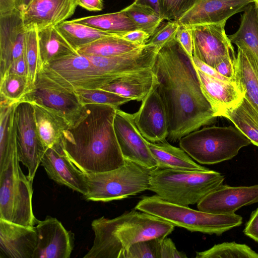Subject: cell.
Listing matches in <instances>:
<instances>
[{
    "label": "cell",
    "instance_id": "30",
    "mask_svg": "<svg viewBox=\"0 0 258 258\" xmlns=\"http://www.w3.org/2000/svg\"><path fill=\"white\" fill-rule=\"evenodd\" d=\"M73 20L102 31L119 34L121 36L128 32L140 30L123 10L117 12L84 17Z\"/></svg>",
    "mask_w": 258,
    "mask_h": 258
},
{
    "label": "cell",
    "instance_id": "12",
    "mask_svg": "<svg viewBox=\"0 0 258 258\" xmlns=\"http://www.w3.org/2000/svg\"><path fill=\"white\" fill-rule=\"evenodd\" d=\"M226 21L189 26L193 39V55L214 68L225 59L236 58L225 32Z\"/></svg>",
    "mask_w": 258,
    "mask_h": 258
},
{
    "label": "cell",
    "instance_id": "40",
    "mask_svg": "<svg viewBox=\"0 0 258 258\" xmlns=\"http://www.w3.org/2000/svg\"><path fill=\"white\" fill-rule=\"evenodd\" d=\"M176 39L190 57L193 56V39L190 27L180 25Z\"/></svg>",
    "mask_w": 258,
    "mask_h": 258
},
{
    "label": "cell",
    "instance_id": "46",
    "mask_svg": "<svg viewBox=\"0 0 258 258\" xmlns=\"http://www.w3.org/2000/svg\"><path fill=\"white\" fill-rule=\"evenodd\" d=\"M6 73L28 77V66L24 55L14 60Z\"/></svg>",
    "mask_w": 258,
    "mask_h": 258
},
{
    "label": "cell",
    "instance_id": "19",
    "mask_svg": "<svg viewBox=\"0 0 258 258\" xmlns=\"http://www.w3.org/2000/svg\"><path fill=\"white\" fill-rule=\"evenodd\" d=\"M77 0H32L22 14L25 29L55 26L75 13Z\"/></svg>",
    "mask_w": 258,
    "mask_h": 258
},
{
    "label": "cell",
    "instance_id": "1",
    "mask_svg": "<svg viewBox=\"0 0 258 258\" xmlns=\"http://www.w3.org/2000/svg\"><path fill=\"white\" fill-rule=\"evenodd\" d=\"M152 70L167 113L168 141H179L216 121L217 117L202 92L191 57L176 38L159 51Z\"/></svg>",
    "mask_w": 258,
    "mask_h": 258
},
{
    "label": "cell",
    "instance_id": "32",
    "mask_svg": "<svg viewBox=\"0 0 258 258\" xmlns=\"http://www.w3.org/2000/svg\"><path fill=\"white\" fill-rule=\"evenodd\" d=\"M139 29L151 36L164 21L160 15L150 7L133 3L122 9Z\"/></svg>",
    "mask_w": 258,
    "mask_h": 258
},
{
    "label": "cell",
    "instance_id": "52",
    "mask_svg": "<svg viewBox=\"0 0 258 258\" xmlns=\"http://www.w3.org/2000/svg\"><path fill=\"white\" fill-rule=\"evenodd\" d=\"M257 7H258V4H257Z\"/></svg>",
    "mask_w": 258,
    "mask_h": 258
},
{
    "label": "cell",
    "instance_id": "47",
    "mask_svg": "<svg viewBox=\"0 0 258 258\" xmlns=\"http://www.w3.org/2000/svg\"><path fill=\"white\" fill-rule=\"evenodd\" d=\"M78 6L89 11H100L104 8L103 0H77Z\"/></svg>",
    "mask_w": 258,
    "mask_h": 258
},
{
    "label": "cell",
    "instance_id": "7",
    "mask_svg": "<svg viewBox=\"0 0 258 258\" xmlns=\"http://www.w3.org/2000/svg\"><path fill=\"white\" fill-rule=\"evenodd\" d=\"M19 153L0 168V219L25 226L38 220L32 208L33 181L21 170Z\"/></svg>",
    "mask_w": 258,
    "mask_h": 258
},
{
    "label": "cell",
    "instance_id": "16",
    "mask_svg": "<svg viewBox=\"0 0 258 258\" xmlns=\"http://www.w3.org/2000/svg\"><path fill=\"white\" fill-rule=\"evenodd\" d=\"M258 203V184L232 187L221 184L203 198L198 210L218 214H232L240 208Z\"/></svg>",
    "mask_w": 258,
    "mask_h": 258
},
{
    "label": "cell",
    "instance_id": "33",
    "mask_svg": "<svg viewBox=\"0 0 258 258\" xmlns=\"http://www.w3.org/2000/svg\"><path fill=\"white\" fill-rule=\"evenodd\" d=\"M196 258H258V253L245 244L227 242L215 244L210 249L196 252Z\"/></svg>",
    "mask_w": 258,
    "mask_h": 258
},
{
    "label": "cell",
    "instance_id": "29",
    "mask_svg": "<svg viewBox=\"0 0 258 258\" xmlns=\"http://www.w3.org/2000/svg\"><path fill=\"white\" fill-rule=\"evenodd\" d=\"M55 27L76 51L79 48L103 37H121L119 34L102 31L73 20L64 21Z\"/></svg>",
    "mask_w": 258,
    "mask_h": 258
},
{
    "label": "cell",
    "instance_id": "21",
    "mask_svg": "<svg viewBox=\"0 0 258 258\" xmlns=\"http://www.w3.org/2000/svg\"><path fill=\"white\" fill-rule=\"evenodd\" d=\"M37 241L35 226L0 219V258H33Z\"/></svg>",
    "mask_w": 258,
    "mask_h": 258
},
{
    "label": "cell",
    "instance_id": "48",
    "mask_svg": "<svg viewBox=\"0 0 258 258\" xmlns=\"http://www.w3.org/2000/svg\"><path fill=\"white\" fill-rule=\"evenodd\" d=\"M15 9V0H0V16L10 14Z\"/></svg>",
    "mask_w": 258,
    "mask_h": 258
},
{
    "label": "cell",
    "instance_id": "27",
    "mask_svg": "<svg viewBox=\"0 0 258 258\" xmlns=\"http://www.w3.org/2000/svg\"><path fill=\"white\" fill-rule=\"evenodd\" d=\"M219 116L230 120L252 144L258 147V114L244 97L238 105L226 109Z\"/></svg>",
    "mask_w": 258,
    "mask_h": 258
},
{
    "label": "cell",
    "instance_id": "23",
    "mask_svg": "<svg viewBox=\"0 0 258 258\" xmlns=\"http://www.w3.org/2000/svg\"><path fill=\"white\" fill-rule=\"evenodd\" d=\"M157 82L151 70L118 78L99 89L142 101Z\"/></svg>",
    "mask_w": 258,
    "mask_h": 258
},
{
    "label": "cell",
    "instance_id": "24",
    "mask_svg": "<svg viewBox=\"0 0 258 258\" xmlns=\"http://www.w3.org/2000/svg\"><path fill=\"white\" fill-rule=\"evenodd\" d=\"M32 104L38 132L44 145L48 148L60 144L70 122L52 109L36 103Z\"/></svg>",
    "mask_w": 258,
    "mask_h": 258
},
{
    "label": "cell",
    "instance_id": "36",
    "mask_svg": "<svg viewBox=\"0 0 258 258\" xmlns=\"http://www.w3.org/2000/svg\"><path fill=\"white\" fill-rule=\"evenodd\" d=\"M74 91L78 95L83 105L90 103L103 104L119 108L121 105L132 101L130 98L100 89L87 90L77 88Z\"/></svg>",
    "mask_w": 258,
    "mask_h": 258
},
{
    "label": "cell",
    "instance_id": "17",
    "mask_svg": "<svg viewBox=\"0 0 258 258\" xmlns=\"http://www.w3.org/2000/svg\"><path fill=\"white\" fill-rule=\"evenodd\" d=\"M48 177L83 196L87 193L85 173L76 167L66 154L62 142L46 150L41 162Z\"/></svg>",
    "mask_w": 258,
    "mask_h": 258
},
{
    "label": "cell",
    "instance_id": "10",
    "mask_svg": "<svg viewBox=\"0 0 258 258\" xmlns=\"http://www.w3.org/2000/svg\"><path fill=\"white\" fill-rule=\"evenodd\" d=\"M15 119L19 160L28 169L27 177L33 181L47 148L39 135L33 104L19 102L16 106Z\"/></svg>",
    "mask_w": 258,
    "mask_h": 258
},
{
    "label": "cell",
    "instance_id": "26",
    "mask_svg": "<svg viewBox=\"0 0 258 258\" xmlns=\"http://www.w3.org/2000/svg\"><path fill=\"white\" fill-rule=\"evenodd\" d=\"M38 40L42 69L54 60L77 52L55 26L38 30Z\"/></svg>",
    "mask_w": 258,
    "mask_h": 258
},
{
    "label": "cell",
    "instance_id": "20",
    "mask_svg": "<svg viewBox=\"0 0 258 258\" xmlns=\"http://www.w3.org/2000/svg\"><path fill=\"white\" fill-rule=\"evenodd\" d=\"M25 32L22 13L17 9L0 16L1 77L14 60L24 55Z\"/></svg>",
    "mask_w": 258,
    "mask_h": 258
},
{
    "label": "cell",
    "instance_id": "50",
    "mask_svg": "<svg viewBox=\"0 0 258 258\" xmlns=\"http://www.w3.org/2000/svg\"><path fill=\"white\" fill-rule=\"evenodd\" d=\"M32 1V0H15L16 9L22 14Z\"/></svg>",
    "mask_w": 258,
    "mask_h": 258
},
{
    "label": "cell",
    "instance_id": "5",
    "mask_svg": "<svg viewBox=\"0 0 258 258\" xmlns=\"http://www.w3.org/2000/svg\"><path fill=\"white\" fill-rule=\"evenodd\" d=\"M135 209L164 220L175 226L190 232L220 235L242 223V218L235 213L218 214L191 209L166 201L157 195L144 196Z\"/></svg>",
    "mask_w": 258,
    "mask_h": 258
},
{
    "label": "cell",
    "instance_id": "34",
    "mask_svg": "<svg viewBox=\"0 0 258 258\" xmlns=\"http://www.w3.org/2000/svg\"><path fill=\"white\" fill-rule=\"evenodd\" d=\"M32 86L28 77L6 73L1 77L0 96L18 103Z\"/></svg>",
    "mask_w": 258,
    "mask_h": 258
},
{
    "label": "cell",
    "instance_id": "45",
    "mask_svg": "<svg viewBox=\"0 0 258 258\" xmlns=\"http://www.w3.org/2000/svg\"><path fill=\"white\" fill-rule=\"evenodd\" d=\"M121 37L131 42L144 45L147 44L150 35L144 31L136 30L123 34Z\"/></svg>",
    "mask_w": 258,
    "mask_h": 258
},
{
    "label": "cell",
    "instance_id": "15",
    "mask_svg": "<svg viewBox=\"0 0 258 258\" xmlns=\"http://www.w3.org/2000/svg\"><path fill=\"white\" fill-rule=\"evenodd\" d=\"M37 241L33 258H69L73 250L74 235L55 218L46 216L35 226Z\"/></svg>",
    "mask_w": 258,
    "mask_h": 258
},
{
    "label": "cell",
    "instance_id": "14",
    "mask_svg": "<svg viewBox=\"0 0 258 258\" xmlns=\"http://www.w3.org/2000/svg\"><path fill=\"white\" fill-rule=\"evenodd\" d=\"M136 126L151 143L167 141L168 122L165 105L158 89V82L142 100L139 110L133 113Z\"/></svg>",
    "mask_w": 258,
    "mask_h": 258
},
{
    "label": "cell",
    "instance_id": "35",
    "mask_svg": "<svg viewBox=\"0 0 258 258\" xmlns=\"http://www.w3.org/2000/svg\"><path fill=\"white\" fill-rule=\"evenodd\" d=\"M24 55L28 69V78L33 85L37 73L41 70L39 56L38 30L33 28L26 30Z\"/></svg>",
    "mask_w": 258,
    "mask_h": 258
},
{
    "label": "cell",
    "instance_id": "25",
    "mask_svg": "<svg viewBox=\"0 0 258 258\" xmlns=\"http://www.w3.org/2000/svg\"><path fill=\"white\" fill-rule=\"evenodd\" d=\"M147 144L158 163L157 168L190 171L210 170L196 163L183 149L171 145L167 141L158 143L147 141Z\"/></svg>",
    "mask_w": 258,
    "mask_h": 258
},
{
    "label": "cell",
    "instance_id": "9",
    "mask_svg": "<svg viewBox=\"0 0 258 258\" xmlns=\"http://www.w3.org/2000/svg\"><path fill=\"white\" fill-rule=\"evenodd\" d=\"M50 79L71 91L97 90L115 80L77 52L54 60L41 69Z\"/></svg>",
    "mask_w": 258,
    "mask_h": 258
},
{
    "label": "cell",
    "instance_id": "49",
    "mask_svg": "<svg viewBox=\"0 0 258 258\" xmlns=\"http://www.w3.org/2000/svg\"><path fill=\"white\" fill-rule=\"evenodd\" d=\"M134 3L150 7L160 14L159 0H135Z\"/></svg>",
    "mask_w": 258,
    "mask_h": 258
},
{
    "label": "cell",
    "instance_id": "6",
    "mask_svg": "<svg viewBox=\"0 0 258 258\" xmlns=\"http://www.w3.org/2000/svg\"><path fill=\"white\" fill-rule=\"evenodd\" d=\"M238 128L212 126L193 131L179 141L180 148L202 164H214L231 159L240 149L251 144Z\"/></svg>",
    "mask_w": 258,
    "mask_h": 258
},
{
    "label": "cell",
    "instance_id": "4",
    "mask_svg": "<svg viewBox=\"0 0 258 258\" xmlns=\"http://www.w3.org/2000/svg\"><path fill=\"white\" fill-rule=\"evenodd\" d=\"M224 176L215 171H190L156 168L151 170L148 190L162 199L188 206L222 184Z\"/></svg>",
    "mask_w": 258,
    "mask_h": 258
},
{
    "label": "cell",
    "instance_id": "31",
    "mask_svg": "<svg viewBox=\"0 0 258 258\" xmlns=\"http://www.w3.org/2000/svg\"><path fill=\"white\" fill-rule=\"evenodd\" d=\"M144 45L128 41L120 36L103 37L79 48L77 52L83 55L114 56L134 51Z\"/></svg>",
    "mask_w": 258,
    "mask_h": 258
},
{
    "label": "cell",
    "instance_id": "13",
    "mask_svg": "<svg viewBox=\"0 0 258 258\" xmlns=\"http://www.w3.org/2000/svg\"><path fill=\"white\" fill-rule=\"evenodd\" d=\"M113 125L125 160L151 170L158 167V163L150 151L147 140L143 137L136 126L132 114L117 108Z\"/></svg>",
    "mask_w": 258,
    "mask_h": 258
},
{
    "label": "cell",
    "instance_id": "42",
    "mask_svg": "<svg viewBox=\"0 0 258 258\" xmlns=\"http://www.w3.org/2000/svg\"><path fill=\"white\" fill-rule=\"evenodd\" d=\"M191 60L194 65L198 69L211 77L224 81H235L221 75L215 68L206 64L194 55L191 58Z\"/></svg>",
    "mask_w": 258,
    "mask_h": 258
},
{
    "label": "cell",
    "instance_id": "8",
    "mask_svg": "<svg viewBox=\"0 0 258 258\" xmlns=\"http://www.w3.org/2000/svg\"><path fill=\"white\" fill-rule=\"evenodd\" d=\"M151 169L125 160L121 167L98 173H85V200L107 202L125 199L148 190Z\"/></svg>",
    "mask_w": 258,
    "mask_h": 258
},
{
    "label": "cell",
    "instance_id": "37",
    "mask_svg": "<svg viewBox=\"0 0 258 258\" xmlns=\"http://www.w3.org/2000/svg\"><path fill=\"white\" fill-rule=\"evenodd\" d=\"M163 239L155 238L136 242L129 248L125 258H161Z\"/></svg>",
    "mask_w": 258,
    "mask_h": 258
},
{
    "label": "cell",
    "instance_id": "44",
    "mask_svg": "<svg viewBox=\"0 0 258 258\" xmlns=\"http://www.w3.org/2000/svg\"><path fill=\"white\" fill-rule=\"evenodd\" d=\"M243 232L246 236L258 242V208L251 213Z\"/></svg>",
    "mask_w": 258,
    "mask_h": 258
},
{
    "label": "cell",
    "instance_id": "22",
    "mask_svg": "<svg viewBox=\"0 0 258 258\" xmlns=\"http://www.w3.org/2000/svg\"><path fill=\"white\" fill-rule=\"evenodd\" d=\"M194 67L202 92L216 117L219 116L226 109L234 107L241 102L244 93L236 81H224L211 77Z\"/></svg>",
    "mask_w": 258,
    "mask_h": 258
},
{
    "label": "cell",
    "instance_id": "28",
    "mask_svg": "<svg viewBox=\"0 0 258 258\" xmlns=\"http://www.w3.org/2000/svg\"><path fill=\"white\" fill-rule=\"evenodd\" d=\"M237 47L235 80L244 97L258 114V78L244 52Z\"/></svg>",
    "mask_w": 258,
    "mask_h": 258
},
{
    "label": "cell",
    "instance_id": "38",
    "mask_svg": "<svg viewBox=\"0 0 258 258\" xmlns=\"http://www.w3.org/2000/svg\"><path fill=\"white\" fill-rule=\"evenodd\" d=\"M195 0H159L163 20L178 21L194 5Z\"/></svg>",
    "mask_w": 258,
    "mask_h": 258
},
{
    "label": "cell",
    "instance_id": "43",
    "mask_svg": "<svg viewBox=\"0 0 258 258\" xmlns=\"http://www.w3.org/2000/svg\"><path fill=\"white\" fill-rule=\"evenodd\" d=\"M235 60L236 59L231 58L225 59L217 64L214 68L223 76L235 81L234 69Z\"/></svg>",
    "mask_w": 258,
    "mask_h": 258
},
{
    "label": "cell",
    "instance_id": "51",
    "mask_svg": "<svg viewBox=\"0 0 258 258\" xmlns=\"http://www.w3.org/2000/svg\"><path fill=\"white\" fill-rule=\"evenodd\" d=\"M254 2V3L256 4H258V0H252Z\"/></svg>",
    "mask_w": 258,
    "mask_h": 258
},
{
    "label": "cell",
    "instance_id": "39",
    "mask_svg": "<svg viewBox=\"0 0 258 258\" xmlns=\"http://www.w3.org/2000/svg\"><path fill=\"white\" fill-rule=\"evenodd\" d=\"M179 26L178 22L174 20L161 24L147 44L153 45L160 50L167 43L176 38Z\"/></svg>",
    "mask_w": 258,
    "mask_h": 258
},
{
    "label": "cell",
    "instance_id": "18",
    "mask_svg": "<svg viewBox=\"0 0 258 258\" xmlns=\"http://www.w3.org/2000/svg\"><path fill=\"white\" fill-rule=\"evenodd\" d=\"M251 3L252 0H195L177 21L186 26L219 23L244 11Z\"/></svg>",
    "mask_w": 258,
    "mask_h": 258
},
{
    "label": "cell",
    "instance_id": "11",
    "mask_svg": "<svg viewBox=\"0 0 258 258\" xmlns=\"http://www.w3.org/2000/svg\"><path fill=\"white\" fill-rule=\"evenodd\" d=\"M21 101L36 103L52 109L66 117L70 124L79 116L83 107L74 91L60 86L42 70L37 73L32 88Z\"/></svg>",
    "mask_w": 258,
    "mask_h": 258
},
{
    "label": "cell",
    "instance_id": "41",
    "mask_svg": "<svg viewBox=\"0 0 258 258\" xmlns=\"http://www.w3.org/2000/svg\"><path fill=\"white\" fill-rule=\"evenodd\" d=\"M185 253L178 251L173 241L165 238L161 242V258H186Z\"/></svg>",
    "mask_w": 258,
    "mask_h": 258
},
{
    "label": "cell",
    "instance_id": "3",
    "mask_svg": "<svg viewBox=\"0 0 258 258\" xmlns=\"http://www.w3.org/2000/svg\"><path fill=\"white\" fill-rule=\"evenodd\" d=\"M91 227L95 238L84 258H125L134 243L151 238L164 239L173 232L175 226L135 209L113 219L103 216L96 219Z\"/></svg>",
    "mask_w": 258,
    "mask_h": 258
},
{
    "label": "cell",
    "instance_id": "2",
    "mask_svg": "<svg viewBox=\"0 0 258 258\" xmlns=\"http://www.w3.org/2000/svg\"><path fill=\"white\" fill-rule=\"evenodd\" d=\"M117 109L108 104H84L79 116L64 131L63 150L83 172L108 171L125 163L113 125Z\"/></svg>",
    "mask_w": 258,
    "mask_h": 258
}]
</instances>
